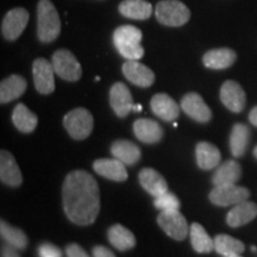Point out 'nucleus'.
Listing matches in <instances>:
<instances>
[{"label": "nucleus", "instance_id": "f257e3e1", "mask_svg": "<svg viewBox=\"0 0 257 257\" xmlns=\"http://www.w3.org/2000/svg\"><path fill=\"white\" fill-rule=\"evenodd\" d=\"M64 213L72 223L87 226L100 212V191L96 180L86 170H74L62 185Z\"/></svg>", "mask_w": 257, "mask_h": 257}, {"label": "nucleus", "instance_id": "f03ea898", "mask_svg": "<svg viewBox=\"0 0 257 257\" xmlns=\"http://www.w3.org/2000/svg\"><path fill=\"white\" fill-rule=\"evenodd\" d=\"M142 31L134 25H120L113 32V44L118 53L126 60H141L144 48L141 44Z\"/></svg>", "mask_w": 257, "mask_h": 257}, {"label": "nucleus", "instance_id": "7ed1b4c3", "mask_svg": "<svg viewBox=\"0 0 257 257\" xmlns=\"http://www.w3.org/2000/svg\"><path fill=\"white\" fill-rule=\"evenodd\" d=\"M61 19L55 5L50 0H40L37 4V37L42 43H50L59 37Z\"/></svg>", "mask_w": 257, "mask_h": 257}, {"label": "nucleus", "instance_id": "20e7f679", "mask_svg": "<svg viewBox=\"0 0 257 257\" xmlns=\"http://www.w3.org/2000/svg\"><path fill=\"white\" fill-rule=\"evenodd\" d=\"M155 16L159 23L166 27L179 28L188 23L191 11L180 0H161L157 3Z\"/></svg>", "mask_w": 257, "mask_h": 257}, {"label": "nucleus", "instance_id": "39448f33", "mask_svg": "<svg viewBox=\"0 0 257 257\" xmlns=\"http://www.w3.org/2000/svg\"><path fill=\"white\" fill-rule=\"evenodd\" d=\"M93 115L87 108L78 107L69 111L63 118V126L73 140H86L93 130Z\"/></svg>", "mask_w": 257, "mask_h": 257}, {"label": "nucleus", "instance_id": "423d86ee", "mask_svg": "<svg viewBox=\"0 0 257 257\" xmlns=\"http://www.w3.org/2000/svg\"><path fill=\"white\" fill-rule=\"evenodd\" d=\"M54 70L61 79L66 80V81H78L82 75L81 64L79 63L78 59L72 51L67 49L56 50L53 54V59H51Z\"/></svg>", "mask_w": 257, "mask_h": 257}, {"label": "nucleus", "instance_id": "0eeeda50", "mask_svg": "<svg viewBox=\"0 0 257 257\" xmlns=\"http://www.w3.org/2000/svg\"><path fill=\"white\" fill-rule=\"evenodd\" d=\"M250 197V191L245 187H240L236 184L214 186L208 194V199L216 206L226 207L231 205H237L239 202L248 200Z\"/></svg>", "mask_w": 257, "mask_h": 257}, {"label": "nucleus", "instance_id": "6e6552de", "mask_svg": "<svg viewBox=\"0 0 257 257\" xmlns=\"http://www.w3.org/2000/svg\"><path fill=\"white\" fill-rule=\"evenodd\" d=\"M157 224L170 238L179 240V242L187 237L189 231L187 220L179 210L161 211V213L157 216Z\"/></svg>", "mask_w": 257, "mask_h": 257}, {"label": "nucleus", "instance_id": "1a4fd4ad", "mask_svg": "<svg viewBox=\"0 0 257 257\" xmlns=\"http://www.w3.org/2000/svg\"><path fill=\"white\" fill-rule=\"evenodd\" d=\"M53 63L40 57L32 63V76L37 92L43 95H48L55 91V78H54Z\"/></svg>", "mask_w": 257, "mask_h": 257}, {"label": "nucleus", "instance_id": "9d476101", "mask_svg": "<svg viewBox=\"0 0 257 257\" xmlns=\"http://www.w3.org/2000/svg\"><path fill=\"white\" fill-rule=\"evenodd\" d=\"M29 18L28 10L23 8H16L10 10L2 22V35L5 40L16 41L23 34L24 29L27 28Z\"/></svg>", "mask_w": 257, "mask_h": 257}, {"label": "nucleus", "instance_id": "9b49d317", "mask_svg": "<svg viewBox=\"0 0 257 257\" xmlns=\"http://www.w3.org/2000/svg\"><path fill=\"white\" fill-rule=\"evenodd\" d=\"M121 72L128 81L138 87H150L155 82V74L153 70L138 60H127L126 62H124Z\"/></svg>", "mask_w": 257, "mask_h": 257}, {"label": "nucleus", "instance_id": "f8f14e48", "mask_svg": "<svg viewBox=\"0 0 257 257\" xmlns=\"http://www.w3.org/2000/svg\"><path fill=\"white\" fill-rule=\"evenodd\" d=\"M220 100L227 110L239 113L245 107L246 95L238 82L227 80L220 88Z\"/></svg>", "mask_w": 257, "mask_h": 257}, {"label": "nucleus", "instance_id": "ddd939ff", "mask_svg": "<svg viewBox=\"0 0 257 257\" xmlns=\"http://www.w3.org/2000/svg\"><path fill=\"white\" fill-rule=\"evenodd\" d=\"M181 108L188 117L198 123H207L212 118V111L198 93H187L181 100Z\"/></svg>", "mask_w": 257, "mask_h": 257}, {"label": "nucleus", "instance_id": "4468645a", "mask_svg": "<svg viewBox=\"0 0 257 257\" xmlns=\"http://www.w3.org/2000/svg\"><path fill=\"white\" fill-rule=\"evenodd\" d=\"M110 105L114 113L124 118L133 111L134 99L130 89L123 82H115L110 89Z\"/></svg>", "mask_w": 257, "mask_h": 257}, {"label": "nucleus", "instance_id": "2eb2a0df", "mask_svg": "<svg viewBox=\"0 0 257 257\" xmlns=\"http://www.w3.org/2000/svg\"><path fill=\"white\" fill-rule=\"evenodd\" d=\"M0 180L9 187H19L23 182V176L16 159L8 150H2L0 153Z\"/></svg>", "mask_w": 257, "mask_h": 257}, {"label": "nucleus", "instance_id": "dca6fc26", "mask_svg": "<svg viewBox=\"0 0 257 257\" xmlns=\"http://www.w3.org/2000/svg\"><path fill=\"white\" fill-rule=\"evenodd\" d=\"M154 114L165 121H173L179 117L180 107L172 96L166 93H157L150 100Z\"/></svg>", "mask_w": 257, "mask_h": 257}, {"label": "nucleus", "instance_id": "f3484780", "mask_svg": "<svg viewBox=\"0 0 257 257\" xmlns=\"http://www.w3.org/2000/svg\"><path fill=\"white\" fill-rule=\"evenodd\" d=\"M93 169L102 178L115 182H123L127 179L125 165L117 159H99L93 163Z\"/></svg>", "mask_w": 257, "mask_h": 257}, {"label": "nucleus", "instance_id": "a211bd4d", "mask_svg": "<svg viewBox=\"0 0 257 257\" xmlns=\"http://www.w3.org/2000/svg\"><path fill=\"white\" fill-rule=\"evenodd\" d=\"M134 134L142 143L155 144L163 137V128L156 120L140 118L134 123Z\"/></svg>", "mask_w": 257, "mask_h": 257}, {"label": "nucleus", "instance_id": "6ab92c4d", "mask_svg": "<svg viewBox=\"0 0 257 257\" xmlns=\"http://www.w3.org/2000/svg\"><path fill=\"white\" fill-rule=\"evenodd\" d=\"M140 184L153 197H160L168 192V184L159 172L153 168H143L138 174Z\"/></svg>", "mask_w": 257, "mask_h": 257}, {"label": "nucleus", "instance_id": "aec40b11", "mask_svg": "<svg viewBox=\"0 0 257 257\" xmlns=\"http://www.w3.org/2000/svg\"><path fill=\"white\" fill-rule=\"evenodd\" d=\"M237 54L230 48H218L208 50L202 56V63L210 69H226L236 62Z\"/></svg>", "mask_w": 257, "mask_h": 257}, {"label": "nucleus", "instance_id": "412c9836", "mask_svg": "<svg viewBox=\"0 0 257 257\" xmlns=\"http://www.w3.org/2000/svg\"><path fill=\"white\" fill-rule=\"evenodd\" d=\"M257 217V205L251 201H243L234 205L226 216V223L231 227H239L249 224Z\"/></svg>", "mask_w": 257, "mask_h": 257}, {"label": "nucleus", "instance_id": "4be33fe9", "mask_svg": "<svg viewBox=\"0 0 257 257\" xmlns=\"http://www.w3.org/2000/svg\"><path fill=\"white\" fill-rule=\"evenodd\" d=\"M111 154L125 166H134L141 160V149L127 140L114 141L111 146Z\"/></svg>", "mask_w": 257, "mask_h": 257}, {"label": "nucleus", "instance_id": "5701e85b", "mask_svg": "<svg viewBox=\"0 0 257 257\" xmlns=\"http://www.w3.org/2000/svg\"><path fill=\"white\" fill-rule=\"evenodd\" d=\"M27 87V80L21 75H11L4 79L0 83V102L8 104L15 99H18L24 94Z\"/></svg>", "mask_w": 257, "mask_h": 257}, {"label": "nucleus", "instance_id": "b1692460", "mask_svg": "<svg viewBox=\"0 0 257 257\" xmlns=\"http://www.w3.org/2000/svg\"><path fill=\"white\" fill-rule=\"evenodd\" d=\"M120 15L135 21H146L153 15V6L146 0H124L118 6Z\"/></svg>", "mask_w": 257, "mask_h": 257}, {"label": "nucleus", "instance_id": "393cba45", "mask_svg": "<svg viewBox=\"0 0 257 257\" xmlns=\"http://www.w3.org/2000/svg\"><path fill=\"white\" fill-rule=\"evenodd\" d=\"M240 176H242V168L239 163L234 160H227L214 172L212 176V184L214 186L236 184Z\"/></svg>", "mask_w": 257, "mask_h": 257}, {"label": "nucleus", "instance_id": "a878e982", "mask_svg": "<svg viewBox=\"0 0 257 257\" xmlns=\"http://www.w3.org/2000/svg\"><path fill=\"white\" fill-rule=\"evenodd\" d=\"M195 156L199 168L202 170H211L220 163L221 155L219 149L208 142L198 143L195 148Z\"/></svg>", "mask_w": 257, "mask_h": 257}, {"label": "nucleus", "instance_id": "bb28decb", "mask_svg": "<svg viewBox=\"0 0 257 257\" xmlns=\"http://www.w3.org/2000/svg\"><path fill=\"white\" fill-rule=\"evenodd\" d=\"M107 238L112 245L119 251H126L136 245V238L134 233L120 224L112 225L107 231Z\"/></svg>", "mask_w": 257, "mask_h": 257}, {"label": "nucleus", "instance_id": "cd10ccee", "mask_svg": "<svg viewBox=\"0 0 257 257\" xmlns=\"http://www.w3.org/2000/svg\"><path fill=\"white\" fill-rule=\"evenodd\" d=\"M12 123L23 134H31L37 126L38 118L24 104H17L12 112Z\"/></svg>", "mask_w": 257, "mask_h": 257}, {"label": "nucleus", "instance_id": "c85d7f7f", "mask_svg": "<svg viewBox=\"0 0 257 257\" xmlns=\"http://www.w3.org/2000/svg\"><path fill=\"white\" fill-rule=\"evenodd\" d=\"M250 128L245 124L233 125L230 135V150L234 157H242L249 146Z\"/></svg>", "mask_w": 257, "mask_h": 257}, {"label": "nucleus", "instance_id": "c756f323", "mask_svg": "<svg viewBox=\"0 0 257 257\" xmlns=\"http://www.w3.org/2000/svg\"><path fill=\"white\" fill-rule=\"evenodd\" d=\"M193 249L199 253H208L214 250V240L208 236L201 224L193 223L189 229Z\"/></svg>", "mask_w": 257, "mask_h": 257}, {"label": "nucleus", "instance_id": "7c9ffc66", "mask_svg": "<svg viewBox=\"0 0 257 257\" xmlns=\"http://www.w3.org/2000/svg\"><path fill=\"white\" fill-rule=\"evenodd\" d=\"M213 240L214 250L224 257L240 255V253L244 252V249H245L243 242H240L237 238H233L229 234H217Z\"/></svg>", "mask_w": 257, "mask_h": 257}, {"label": "nucleus", "instance_id": "2f4dec72", "mask_svg": "<svg viewBox=\"0 0 257 257\" xmlns=\"http://www.w3.org/2000/svg\"><path fill=\"white\" fill-rule=\"evenodd\" d=\"M0 233H2L3 239L5 240L9 245L17 250H25L28 246V237L18 227L12 226L5 220H2L0 223Z\"/></svg>", "mask_w": 257, "mask_h": 257}, {"label": "nucleus", "instance_id": "473e14b6", "mask_svg": "<svg viewBox=\"0 0 257 257\" xmlns=\"http://www.w3.org/2000/svg\"><path fill=\"white\" fill-rule=\"evenodd\" d=\"M154 205L160 211H176L180 208V200L173 193L167 192L165 194L155 198Z\"/></svg>", "mask_w": 257, "mask_h": 257}, {"label": "nucleus", "instance_id": "72a5a7b5", "mask_svg": "<svg viewBox=\"0 0 257 257\" xmlns=\"http://www.w3.org/2000/svg\"><path fill=\"white\" fill-rule=\"evenodd\" d=\"M40 257H62V251L51 243H43L38 246Z\"/></svg>", "mask_w": 257, "mask_h": 257}, {"label": "nucleus", "instance_id": "f704fd0d", "mask_svg": "<svg viewBox=\"0 0 257 257\" xmlns=\"http://www.w3.org/2000/svg\"><path fill=\"white\" fill-rule=\"evenodd\" d=\"M66 253L67 257H89L88 253L85 251V249H82L79 244L75 243L67 245Z\"/></svg>", "mask_w": 257, "mask_h": 257}, {"label": "nucleus", "instance_id": "c9c22d12", "mask_svg": "<svg viewBox=\"0 0 257 257\" xmlns=\"http://www.w3.org/2000/svg\"><path fill=\"white\" fill-rule=\"evenodd\" d=\"M93 257H115L113 252L110 249H107L106 246L102 245H96L92 250Z\"/></svg>", "mask_w": 257, "mask_h": 257}, {"label": "nucleus", "instance_id": "e433bc0d", "mask_svg": "<svg viewBox=\"0 0 257 257\" xmlns=\"http://www.w3.org/2000/svg\"><path fill=\"white\" fill-rule=\"evenodd\" d=\"M16 250L17 249H15V248H12L11 245H5V246H3V249H2V257H21L18 255V252L16 251Z\"/></svg>", "mask_w": 257, "mask_h": 257}, {"label": "nucleus", "instance_id": "4c0bfd02", "mask_svg": "<svg viewBox=\"0 0 257 257\" xmlns=\"http://www.w3.org/2000/svg\"><path fill=\"white\" fill-rule=\"evenodd\" d=\"M249 120H250V123L253 125V126H257V106H255V107L250 111Z\"/></svg>", "mask_w": 257, "mask_h": 257}, {"label": "nucleus", "instance_id": "58836bf2", "mask_svg": "<svg viewBox=\"0 0 257 257\" xmlns=\"http://www.w3.org/2000/svg\"><path fill=\"white\" fill-rule=\"evenodd\" d=\"M133 111H142V106L141 105H134V108H133Z\"/></svg>", "mask_w": 257, "mask_h": 257}, {"label": "nucleus", "instance_id": "ea45409f", "mask_svg": "<svg viewBox=\"0 0 257 257\" xmlns=\"http://www.w3.org/2000/svg\"><path fill=\"white\" fill-rule=\"evenodd\" d=\"M253 156H255L256 159H257V146H256L255 149H253Z\"/></svg>", "mask_w": 257, "mask_h": 257}, {"label": "nucleus", "instance_id": "a19ab883", "mask_svg": "<svg viewBox=\"0 0 257 257\" xmlns=\"http://www.w3.org/2000/svg\"><path fill=\"white\" fill-rule=\"evenodd\" d=\"M227 257H240L239 255H233V256H227Z\"/></svg>", "mask_w": 257, "mask_h": 257}]
</instances>
